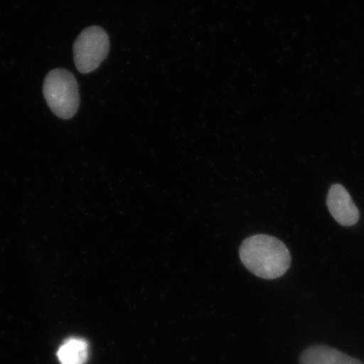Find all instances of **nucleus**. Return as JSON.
I'll return each mask as SVG.
<instances>
[{"mask_svg": "<svg viewBox=\"0 0 364 364\" xmlns=\"http://www.w3.org/2000/svg\"><path fill=\"white\" fill-rule=\"evenodd\" d=\"M240 257L250 272L263 279H279L291 265L290 252L286 245L266 235L245 239L240 245Z\"/></svg>", "mask_w": 364, "mask_h": 364, "instance_id": "f257e3e1", "label": "nucleus"}, {"mask_svg": "<svg viewBox=\"0 0 364 364\" xmlns=\"http://www.w3.org/2000/svg\"><path fill=\"white\" fill-rule=\"evenodd\" d=\"M43 92L52 112L62 119H70L80 107V90L75 77L63 68L50 71L44 80Z\"/></svg>", "mask_w": 364, "mask_h": 364, "instance_id": "f03ea898", "label": "nucleus"}, {"mask_svg": "<svg viewBox=\"0 0 364 364\" xmlns=\"http://www.w3.org/2000/svg\"><path fill=\"white\" fill-rule=\"evenodd\" d=\"M110 41L102 27H87L79 35L74 44V60L80 74H89L102 65L108 55Z\"/></svg>", "mask_w": 364, "mask_h": 364, "instance_id": "7ed1b4c3", "label": "nucleus"}, {"mask_svg": "<svg viewBox=\"0 0 364 364\" xmlns=\"http://www.w3.org/2000/svg\"><path fill=\"white\" fill-rule=\"evenodd\" d=\"M326 204L331 215L339 225L351 227L358 222L360 215L358 208L343 186L334 184L331 186Z\"/></svg>", "mask_w": 364, "mask_h": 364, "instance_id": "20e7f679", "label": "nucleus"}, {"mask_svg": "<svg viewBox=\"0 0 364 364\" xmlns=\"http://www.w3.org/2000/svg\"><path fill=\"white\" fill-rule=\"evenodd\" d=\"M299 364H363L358 359L348 356L327 346L317 345L304 350Z\"/></svg>", "mask_w": 364, "mask_h": 364, "instance_id": "39448f33", "label": "nucleus"}, {"mask_svg": "<svg viewBox=\"0 0 364 364\" xmlns=\"http://www.w3.org/2000/svg\"><path fill=\"white\" fill-rule=\"evenodd\" d=\"M61 364H85L89 358L88 341L80 338L66 339L57 353Z\"/></svg>", "mask_w": 364, "mask_h": 364, "instance_id": "423d86ee", "label": "nucleus"}, {"mask_svg": "<svg viewBox=\"0 0 364 364\" xmlns=\"http://www.w3.org/2000/svg\"><path fill=\"white\" fill-rule=\"evenodd\" d=\"M364 364V363H363Z\"/></svg>", "mask_w": 364, "mask_h": 364, "instance_id": "0eeeda50", "label": "nucleus"}]
</instances>
